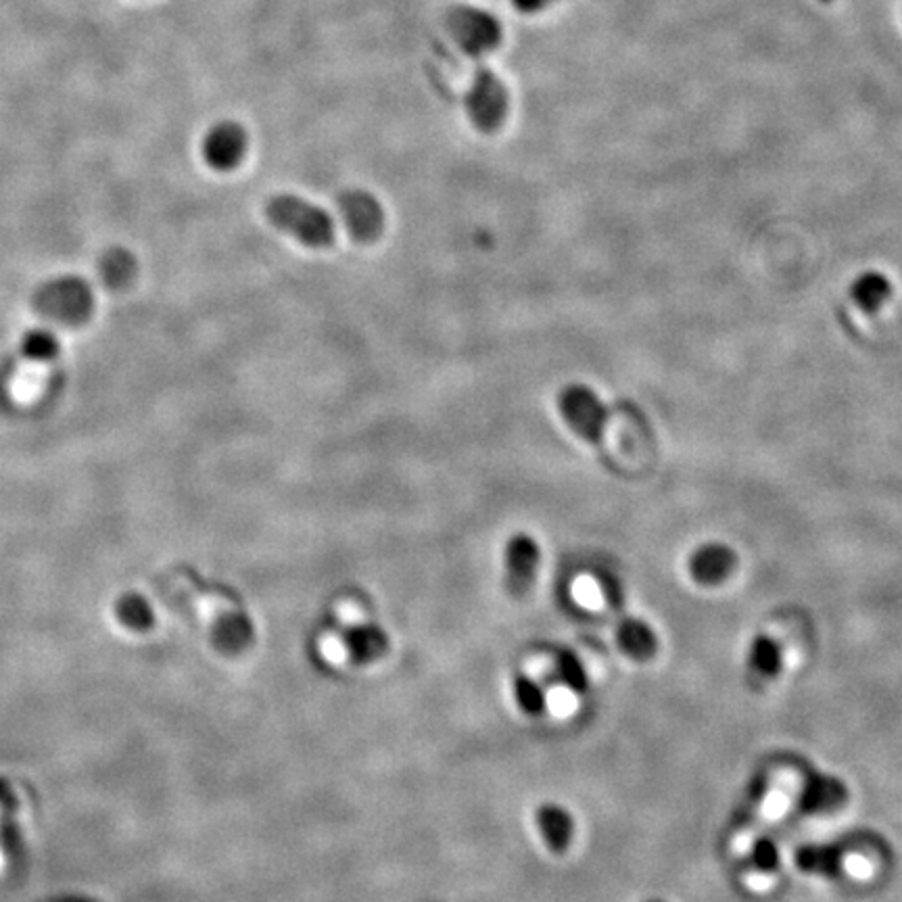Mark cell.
Returning <instances> with one entry per match:
<instances>
[{"label": "cell", "instance_id": "cell-1", "mask_svg": "<svg viewBox=\"0 0 902 902\" xmlns=\"http://www.w3.org/2000/svg\"><path fill=\"white\" fill-rule=\"evenodd\" d=\"M266 217L272 226L291 234L305 247L324 249L335 243L333 217L318 205L297 195L267 199Z\"/></svg>", "mask_w": 902, "mask_h": 902}, {"label": "cell", "instance_id": "cell-2", "mask_svg": "<svg viewBox=\"0 0 902 902\" xmlns=\"http://www.w3.org/2000/svg\"><path fill=\"white\" fill-rule=\"evenodd\" d=\"M36 307L42 316L75 326L89 320L94 307V295L87 281L75 276L54 278L44 284L36 295Z\"/></svg>", "mask_w": 902, "mask_h": 902}, {"label": "cell", "instance_id": "cell-3", "mask_svg": "<svg viewBox=\"0 0 902 902\" xmlns=\"http://www.w3.org/2000/svg\"><path fill=\"white\" fill-rule=\"evenodd\" d=\"M558 407L570 430L596 447H600L610 420V412L598 393L585 385H570L560 393Z\"/></svg>", "mask_w": 902, "mask_h": 902}, {"label": "cell", "instance_id": "cell-4", "mask_svg": "<svg viewBox=\"0 0 902 902\" xmlns=\"http://www.w3.org/2000/svg\"><path fill=\"white\" fill-rule=\"evenodd\" d=\"M447 30L454 42L470 57H483L496 51L504 36L496 16L473 4L454 7L447 16Z\"/></svg>", "mask_w": 902, "mask_h": 902}, {"label": "cell", "instance_id": "cell-5", "mask_svg": "<svg viewBox=\"0 0 902 902\" xmlns=\"http://www.w3.org/2000/svg\"><path fill=\"white\" fill-rule=\"evenodd\" d=\"M510 97L506 84L497 78L496 71L487 65H478L470 89L466 92V111L470 122L480 132H496L506 122Z\"/></svg>", "mask_w": 902, "mask_h": 902}, {"label": "cell", "instance_id": "cell-6", "mask_svg": "<svg viewBox=\"0 0 902 902\" xmlns=\"http://www.w3.org/2000/svg\"><path fill=\"white\" fill-rule=\"evenodd\" d=\"M338 210L357 243H372L385 231V212L378 199L366 191H345L338 196Z\"/></svg>", "mask_w": 902, "mask_h": 902}, {"label": "cell", "instance_id": "cell-7", "mask_svg": "<svg viewBox=\"0 0 902 902\" xmlns=\"http://www.w3.org/2000/svg\"><path fill=\"white\" fill-rule=\"evenodd\" d=\"M247 130L236 122H220L213 125L203 139V160L215 172H232L245 160L247 153Z\"/></svg>", "mask_w": 902, "mask_h": 902}, {"label": "cell", "instance_id": "cell-8", "mask_svg": "<svg viewBox=\"0 0 902 902\" xmlns=\"http://www.w3.org/2000/svg\"><path fill=\"white\" fill-rule=\"evenodd\" d=\"M541 565V548L527 533H516L506 546V587L513 596L531 589Z\"/></svg>", "mask_w": 902, "mask_h": 902}, {"label": "cell", "instance_id": "cell-9", "mask_svg": "<svg viewBox=\"0 0 902 902\" xmlns=\"http://www.w3.org/2000/svg\"><path fill=\"white\" fill-rule=\"evenodd\" d=\"M847 800L849 788L842 779L817 773L804 781L798 798V809L809 814L832 813L842 809Z\"/></svg>", "mask_w": 902, "mask_h": 902}, {"label": "cell", "instance_id": "cell-10", "mask_svg": "<svg viewBox=\"0 0 902 902\" xmlns=\"http://www.w3.org/2000/svg\"><path fill=\"white\" fill-rule=\"evenodd\" d=\"M738 567L736 551L723 544H707L696 549L690 558V575L700 585L723 584Z\"/></svg>", "mask_w": 902, "mask_h": 902}, {"label": "cell", "instance_id": "cell-11", "mask_svg": "<svg viewBox=\"0 0 902 902\" xmlns=\"http://www.w3.org/2000/svg\"><path fill=\"white\" fill-rule=\"evenodd\" d=\"M781 665H783V655H781L778 639L769 636H757L752 639V643L748 648V658H746L748 679L752 686H764V683L773 681L781 671Z\"/></svg>", "mask_w": 902, "mask_h": 902}, {"label": "cell", "instance_id": "cell-12", "mask_svg": "<svg viewBox=\"0 0 902 902\" xmlns=\"http://www.w3.org/2000/svg\"><path fill=\"white\" fill-rule=\"evenodd\" d=\"M535 821L546 847L554 852H565L575 838V819L560 804H541L535 813Z\"/></svg>", "mask_w": 902, "mask_h": 902}, {"label": "cell", "instance_id": "cell-13", "mask_svg": "<svg viewBox=\"0 0 902 902\" xmlns=\"http://www.w3.org/2000/svg\"><path fill=\"white\" fill-rule=\"evenodd\" d=\"M341 650L352 662H371L387 650V636L374 625H355L341 636Z\"/></svg>", "mask_w": 902, "mask_h": 902}, {"label": "cell", "instance_id": "cell-14", "mask_svg": "<svg viewBox=\"0 0 902 902\" xmlns=\"http://www.w3.org/2000/svg\"><path fill=\"white\" fill-rule=\"evenodd\" d=\"M617 639H619L622 652L639 662L650 660L658 650V637H656L655 629L643 620H622L617 629Z\"/></svg>", "mask_w": 902, "mask_h": 902}, {"label": "cell", "instance_id": "cell-15", "mask_svg": "<svg viewBox=\"0 0 902 902\" xmlns=\"http://www.w3.org/2000/svg\"><path fill=\"white\" fill-rule=\"evenodd\" d=\"M892 295V284L880 272H868L850 286V297L868 314H875Z\"/></svg>", "mask_w": 902, "mask_h": 902}, {"label": "cell", "instance_id": "cell-16", "mask_svg": "<svg viewBox=\"0 0 902 902\" xmlns=\"http://www.w3.org/2000/svg\"><path fill=\"white\" fill-rule=\"evenodd\" d=\"M797 865L800 871L807 873L835 878L842 869V852L828 844H809L798 849Z\"/></svg>", "mask_w": 902, "mask_h": 902}, {"label": "cell", "instance_id": "cell-17", "mask_svg": "<svg viewBox=\"0 0 902 902\" xmlns=\"http://www.w3.org/2000/svg\"><path fill=\"white\" fill-rule=\"evenodd\" d=\"M103 281L109 288H124L136 276V260L125 249H111L101 262Z\"/></svg>", "mask_w": 902, "mask_h": 902}, {"label": "cell", "instance_id": "cell-18", "mask_svg": "<svg viewBox=\"0 0 902 902\" xmlns=\"http://www.w3.org/2000/svg\"><path fill=\"white\" fill-rule=\"evenodd\" d=\"M514 700L527 714H539L548 705L546 691L529 675H516L513 681Z\"/></svg>", "mask_w": 902, "mask_h": 902}, {"label": "cell", "instance_id": "cell-19", "mask_svg": "<svg viewBox=\"0 0 902 902\" xmlns=\"http://www.w3.org/2000/svg\"><path fill=\"white\" fill-rule=\"evenodd\" d=\"M59 338L44 328H36L23 336L21 341V352L28 359L34 362H51L59 355Z\"/></svg>", "mask_w": 902, "mask_h": 902}, {"label": "cell", "instance_id": "cell-20", "mask_svg": "<svg viewBox=\"0 0 902 902\" xmlns=\"http://www.w3.org/2000/svg\"><path fill=\"white\" fill-rule=\"evenodd\" d=\"M558 672L568 690H587V672L577 656L570 655V652L558 656Z\"/></svg>", "mask_w": 902, "mask_h": 902}, {"label": "cell", "instance_id": "cell-21", "mask_svg": "<svg viewBox=\"0 0 902 902\" xmlns=\"http://www.w3.org/2000/svg\"><path fill=\"white\" fill-rule=\"evenodd\" d=\"M752 865L761 873H773L779 868V849L778 844L771 838H761L754 842L752 847Z\"/></svg>", "mask_w": 902, "mask_h": 902}, {"label": "cell", "instance_id": "cell-22", "mask_svg": "<svg viewBox=\"0 0 902 902\" xmlns=\"http://www.w3.org/2000/svg\"><path fill=\"white\" fill-rule=\"evenodd\" d=\"M551 0H513L514 7L518 9V11H523V13H535V11H541L546 4H549Z\"/></svg>", "mask_w": 902, "mask_h": 902}, {"label": "cell", "instance_id": "cell-23", "mask_svg": "<svg viewBox=\"0 0 902 902\" xmlns=\"http://www.w3.org/2000/svg\"><path fill=\"white\" fill-rule=\"evenodd\" d=\"M0 865H2V859H0Z\"/></svg>", "mask_w": 902, "mask_h": 902}, {"label": "cell", "instance_id": "cell-24", "mask_svg": "<svg viewBox=\"0 0 902 902\" xmlns=\"http://www.w3.org/2000/svg\"><path fill=\"white\" fill-rule=\"evenodd\" d=\"M652 902H662V901H652Z\"/></svg>", "mask_w": 902, "mask_h": 902}]
</instances>
